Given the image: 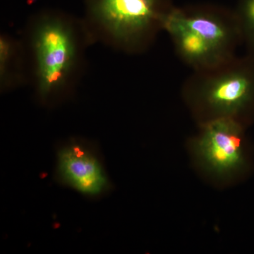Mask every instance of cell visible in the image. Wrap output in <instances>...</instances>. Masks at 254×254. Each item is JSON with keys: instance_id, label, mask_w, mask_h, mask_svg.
I'll return each mask as SVG.
<instances>
[{"instance_id": "3957f363", "label": "cell", "mask_w": 254, "mask_h": 254, "mask_svg": "<svg viewBox=\"0 0 254 254\" xmlns=\"http://www.w3.org/2000/svg\"><path fill=\"white\" fill-rule=\"evenodd\" d=\"M93 23L127 53L144 51L154 41L173 6L169 0H86Z\"/></svg>"}, {"instance_id": "7a4b0ae2", "label": "cell", "mask_w": 254, "mask_h": 254, "mask_svg": "<svg viewBox=\"0 0 254 254\" xmlns=\"http://www.w3.org/2000/svg\"><path fill=\"white\" fill-rule=\"evenodd\" d=\"M183 94L201 123L215 119H235L245 124L254 118V59L237 55L220 66L192 72Z\"/></svg>"}, {"instance_id": "277c9868", "label": "cell", "mask_w": 254, "mask_h": 254, "mask_svg": "<svg viewBox=\"0 0 254 254\" xmlns=\"http://www.w3.org/2000/svg\"><path fill=\"white\" fill-rule=\"evenodd\" d=\"M37 93L46 102L64 88L76 67L78 46L74 29L60 14H45L32 36Z\"/></svg>"}, {"instance_id": "8992f818", "label": "cell", "mask_w": 254, "mask_h": 254, "mask_svg": "<svg viewBox=\"0 0 254 254\" xmlns=\"http://www.w3.org/2000/svg\"><path fill=\"white\" fill-rule=\"evenodd\" d=\"M244 125L235 119L222 118L201 123L195 149L213 173L227 175L245 166Z\"/></svg>"}, {"instance_id": "5b68a950", "label": "cell", "mask_w": 254, "mask_h": 254, "mask_svg": "<svg viewBox=\"0 0 254 254\" xmlns=\"http://www.w3.org/2000/svg\"><path fill=\"white\" fill-rule=\"evenodd\" d=\"M55 173L60 183L87 198H99L111 187L98 152L81 140H70L58 148Z\"/></svg>"}, {"instance_id": "6da1fadb", "label": "cell", "mask_w": 254, "mask_h": 254, "mask_svg": "<svg viewBox=\"0 0 254 254\" xmlns=\"http://www.w3.org/2000/svg\"><path fill=\"white\" fill-rule=\"evenodd\" d=\"M179 59L192 71L216 67L242 46L235 11L210 6L173 7L164 22Z\"/></svg>"}, {"instance_id": "52a82bcc", "label": "cell", "mask_w": 254, "mask_h": 254, "mask_svg": "<svg viewBox=\"0 0 254 254\" xmlns=\"http://www.w3.org/2000/svg\"><path fill=\"white\" fill-rule=\"evenodd\" d=\"M235 12L245 55L254 59V0H240Z\"/></svg>"}, {"instance_id": "ba28073f", "label": "cell", "mask_w": 254, "mask_h": 254, "mask_svg": "<svg viewBox=\"0 0 254 254\" xmlns=\"http://www.w3.org/2000/svg\"><path fill=\"white\" fill-rule=\"evenodd\" d=\"M17 55L14 41L6 36L0 38V82L3 90L13 86L14 77V64Z\"/></svg>"}]
</instances>
